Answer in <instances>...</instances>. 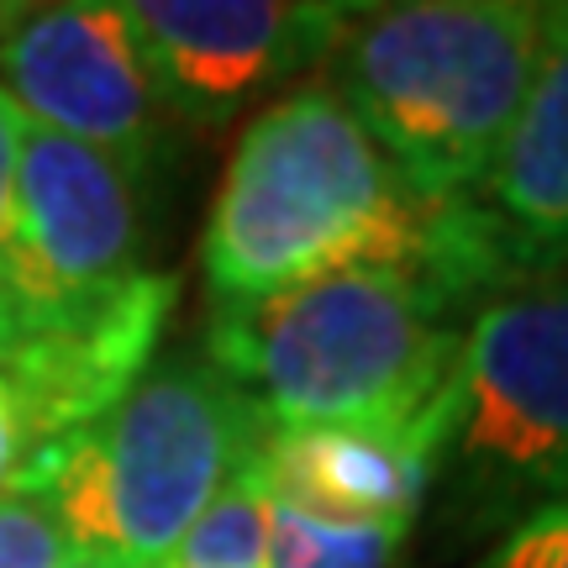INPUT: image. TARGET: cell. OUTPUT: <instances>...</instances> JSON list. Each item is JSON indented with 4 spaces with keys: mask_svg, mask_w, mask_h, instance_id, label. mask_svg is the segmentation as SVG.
<instances>
[{
    "mask_svg": "<svg viewBox=\"0 0 568 568\" xmlns=\"http://www.w3.org/2000/svg\"><path fill=\"white\" fill-rule=\"evenodd\" d=\"M437 216L332 84H295L226 159L205 216V284L216 305H237L347 268H432Z\"/></svg>",
    "mask_w": 568,
    "mask_h": 568,
    "instance_id": "1",
    "label": "cell"
},
{
    "mask_svg": "<svg viewBox=\"0 0 568 568\" xmlns=\"http://www.w3.org/2000/svg\"><path fill=\"white\" fill-rule=\"evenodd\" d=\"M458 311L464 301L426 264L347 268L268 301L216 305L211 364L264 432L406 422L447 385Z\"/></svg>",
    "mask_w": 568,
    "mask_h": 568,
    "instance_id": "2",
    "label": "cell"
},
{
    "mask_svg": "<svg viewBox=\"0 0 568 568\" xmlns=\"http://www.w3.org/2000/svg\"><path fill=\"white\" fill-rule=\"evenodd\" d=\"M542 42L531 0L358 6L332 90L426 211L468 201L527 101Z\"/></svg>",
    "mask_w": 568,
    "mask_h": 568,
    "instance_id": "3",
    "label": "cell"
},
{
    "mask_svg": "<svg viewBox=\"0 0 568 568\" xmlns=\"http://www.w3.org/2000/svg\"><path fill=\"white\" fill-rule=\"evenodd\" d=\"M264 437L258 410L211 358H163L105 416L32 447L6 489L38 495L74 552L163 568Z\"/></svg>",
    "mask_w": 568,
    "mask_h": 568,
    "instance_id": "4",
    "label": "cell"
},
{
    "mask_svg": "<svg viewBox=\"0 0 568 568\" xmlns=\"http://www.w3.org/2000/svg\"><path fill=\"white\" fill-rule=\"evenodd\" d=\"M437 489L464 531H510L568 495V274L489 295L464 326Z\"/></svg>",
    "mask_w": 568,
    "mask_h": 568,
    "instance_id": "5",
    "label": "cell"
},
{
    "mask_svg": "<svg viewBox=\"0 0 568 568\" xmlns=\"http://www.w3.org/2000/svg\"><path fill=\"white\" fill-rule=\"evenodd\" d=\"M138 174L101 148L27 122L0 247V326L90 301L138 274Z\"/></svg>",
    "mask_w": 568,
    "mask_h": 568,
    "instance_id": "6",
    "label": "cell"
},
{
    "mask_svg": "<svg viewBox=\"0 0 568 568\" xmlns=\"http://www.w3.org/2000/svg\"><path fill=\"white\" fill-rule=\"evenodd\" d=\"M169 116L222 126L253 95L332 63L358 6L322 0H138L122 6Z\"/></svg>",
    "mask_w": 568,
    "mask_h": 568,
    "instance_id": "7",
    "label": "cell"
},
{
    "mask_svg": "<svg viewBox=\"0 0 568 568\" xmlns=\"http://www.w3.org/2000/svg\"><path fill=\"white\" fill-rule=\"evenodd\" d=\"M0 90L32 126L148 174L169 132L122 6H38L0 32Z\"/></svg>",
    "mask_w": 568,
    "mask_h": 568,
    "instance_id": "8",
    "label": "cell"
},
{
    "mask_svg": "<svg viewBox=\"0 0 568 568\" xmlns=\"http://www.w3.org/2000/svg\"><path fill=\"white\" fill-rule=\"evenodd\" d=\"M174 301V274L138 268L90 301L0 326V374L17 395L32 447L90 426L138 385L153 368Z\"/></svg>",
    "mask_w": 568,
    "mask_h": 568,
    "instance_id": "9",
    "label": "cell"
},
{
    "mask_svg": "<svg viewBox=\"0 0 568 568\" xmlns=\"http://www.w3.org/2000/svg\"><path fill=\"white\" fill-rule=\"evenodd\" d=\"M468 211L510 290L568 268V0L542 6L527 101Z\"/></svg>",
    "mask_w": 568,
    "mask_h": 568,
    "instance_id": "10",
    "label": "cell"
},
{
    "mask_svg": "<svg viewBox=\"0 0 568 568\" xmlns=\"http://www.w3.org/2000/svg\"><path fill=\"white\" fill-rule=\"evenodd\" d=\"M443 389L406 422L268 432L264 464L280 500L337 521H416L437 485Z\"/></svg>",
    "mask_w": 568,
    "mask_h": 568,
    "instance_id": "11",
    "label": "cell"
},
{
    "mask_svg": "<svg viewBox=\"0 0 568 568\" xmlns=\"http://www.w3.org/2000/svg\"><path fill=\"white\" fill-rule=\"evenodd\" d=\"M268 510H274V485L258 447L222 485V495L195 516V527L180 537V548L163 568H264Z\"/></svg>",
    "mask_w": 568,
    "mask_h": 568,
    "instance_id": "12",
    "label": "cell"
},
{
    "mask_svg": "<svg viewBox=\"0 0 568 568\" xmlns=\"http://www.w3.org/2000/svg\"><path fill=\"white\" fill-rule=\"evenodd\" d=\"M406 521H337L274 495L264 568H395Z\"/></svg>",
    "mask_w": 568,
    "mask_h": 568,
    "instance_id": "13",
    "label": "cell"
},
{
    "mask_svg": "<svg viewBox=\"0 0 568 568\" xmlns=\"http://www.w3.org/2000/svg\"><path fill=\"white\" fill-rule=\"evenodd\" d=\"M69 558L59 516L27 489H0V568H63Z\"/></svg>",
    "mask_w": 568,
    "mask_h": 568,
    "instance_id": "14",
    "label": "cell"
},
{
    "mask_svg": "<svg viewBox=\"0 0 568 568\" xmlns=\"http://www.w3.org/2000/svg\"><path fill=\"white\" fill-rule=\"evenodd\" d=\"M474 568H568V495L500 531Z\"/></svg>",
    "mask_w": 568,
    "mask_h": 568,
    "instance_id": "15",
    "label": "cell"
},
{
    "mask_svg": "<svg viewBox=\"0 0 568 568\" xmlns=\"http://www.w3.org/2000/svg\"><path fill=\"white\" fill-rule=\"evenodd\" d=\"M21 138H27V116H21V105L0 90V247H6V226H11V190H17Z\"/></svg>",
    "mask_w": 568,
    "mask_h": 568,
    "instance_id": "16",
    "label": "cell"
},
{
    "mask_svg": "<svg viewBox=\"0 0 568 568\" xmlns=\"http://www.w3.org/2000/svg\"><path fill=\"white\" fill-rule=\"evenodd\" d=\"M27 458H32V437H27V422H21L17 395H11L6 374H0V489L17 479Z\"/></svg>",
    "mask_w": 568,
    "mask_h": 568,
    "instance_id": "17",
    "label": "cell"
},
{
    "mask_svg": "<svg viewBox=\"0 0 568 568\" xmlns=\"http://www.w3.org/2000/svg\"><path fill=\"white\" fill-rule=\"evenodd\" d=\"M63 568H122V564H111V558H95V552H74Z\"/></svg>",
    "mask_w": 568,
    "mask_h": 568,
    "instance_id": "18",
    "label": "cell"
}]
</instances>
